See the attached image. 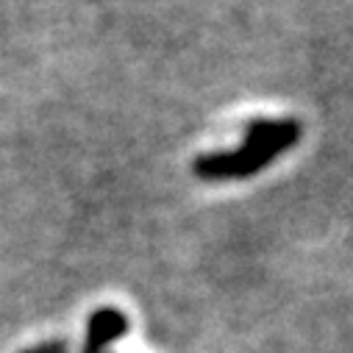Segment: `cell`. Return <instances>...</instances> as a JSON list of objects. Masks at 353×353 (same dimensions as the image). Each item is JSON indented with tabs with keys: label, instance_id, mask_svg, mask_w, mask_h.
I'll use <instances>...</instances> for the list:
<instances>
[{
	"label": "cell",
	"instance_id": "cell-1",
	"mask_svg": "<svg viewBox=\"0 0 353 353\" xmlns=\"http://www.w3.org/2000/svg\"><path fill=\"white\" fill-rule=\"evenodd\" d=\"M298 120H253L236 150L203 153L195 159V175L206 181H236L270 167L281 153L301 142Z\"/></svg>",
	"mask_w": 353,
	"mask_h": 353
},
{
	"label": "cell",
	"instance_id": "cell-2",
	"mask_svg": "<svg viewBox=\"0 0 353 353\" xmlns=\"http://www.w3.org/2000/svg\"><path fill=\"white\" fill-rule=\"evenodd\" d=\"M128 331V320L123 312L117 309H98L90 317V325H86V345L83 353H106V345L120 339Z\"/></svg>",
	"mask_w": 353,
	"mask_h": 353
},
{
	"label": "cell",
	"instance_id": "cell-3",
	"mask_svg": "<svg viewBox=\"0 0 353 353\" xmlns=\"http://www.w3.org/2000/svg\"><path fill=\"white\" fill-rule=\"evenodd\" d=\"M23 353H67V345L64 342H42L37 347H28Z\"/></svg>",
	"mask_w": 353,
	"mask_h": 353
}]
</instances>
